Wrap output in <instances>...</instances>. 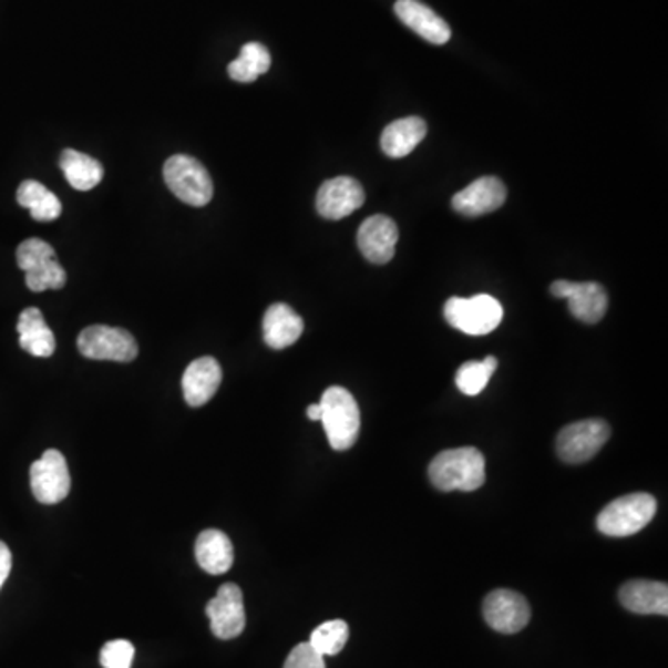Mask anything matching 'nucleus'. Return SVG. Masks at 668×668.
<instances>
[{
  "label": "nucleus",
  "instance_id": "obj_1",
  "mask_svg": "<svg viewBox=\"0 0 668 668\" xmlns=\"http://www.w3.org/2000/svg\"><path fill=\"white\" fill-rule=\"evenodd\" d=\"M429 480L442 492H474L485 485V458L472 445L445 450L429 464Z\"/></svg>",
  "mask_w": 668,
  "mask_h": 668
},
{
  "label": "nucleus",
  "instance_id": "obj_2",
  "mask_svg": "<svg viewBox=\"0 0 668 668\" xmlns=\"http://www.w3.org/2000/svg\"><path fill=\"white\" fill-rule=\"evenodd\" d=\"M321 423L332 450L346 452L359 439L360 409L353 394L342 387H329L320 401Z\"/></svg>",
  "mask_w": 668,
  "mask_h": 668
},
{
  "label": "nucleus",
  "instance_id": "obj_3",
  "mask_svg": "<svg viewBox=\"0 0 668 668\" xmlns=\"http://www.w3.org/2000/svg\"><path fill=\"white\" fill-rule=\"evenodd\" d=\"M656 497L646 492H635L609 503L596 520L602 535L607 537H629L645 530L656 516Z\"/></svg>",
  "mask_w": 668,
  "mask_h": 668
},
{
  "label": "nucleus",
  "instance_id": "obj_4",
  "mask_svg": "<svg viewBox=\"0 0 668 668\" xmlns=\"http://www.w3.org/2000/svg\"><path fill=\"white\" fill-rule=\"evenodd\" d=\"M444 318L453 329L464 335L483 337L502 323L503 307L496 297L489 294H480L469 299L452 297L445 304Z\"/></svg>",
  "mask_w": 668,
  "mask_h": 668
},
{
  "label": "nucleus",
  "instance_id": "obj_5",
  "mask_svg": "<svg viewBox=\"0 0 668 668\" xmlns=\"http://www.w3.org/2000/svg\"><path fill=\"white\" fill-rule=\"evenodd\" d=\"M18 266L24 271V280L29 290H60L65 286L68 275L62 264L58 263L56 253L47 241L29 238L18 247Z\"/></svg>",
  "mask_w": 668,
  "mask_h": 668
},
{
  "label": "nucleus",
  "instance_id": "obj_6",
  "mask_svg": "<svg viewBox=\"0 0 668 668\" xmlns=\"http://www.w3.org/2000/svg\"><path fill=\"white\" fill-rule=\"evenodd\" d=\"M164 181L175 197L189 206H205L214 197L210 173L192 156L175 155L164 164Z\"/></svg>",
  "mask_w": 668,
  "mask_h": 668
},
{
  "label": "nucleus",
  "instance_id": "obj_7",
  "mask_svg": "<svg viewBox=\"0 0 668 668\" xmlns=\"http://www.w3.org/2000/svg\"><path fill=\"white\" fill-rule=\"evenodd\" d=\"M609 436L612 428L604 420H583L561 429L555 440V450L565 463H587L600 452Z\"/></svg>",
  "mask_w": 668,
  "mask_h": 668
},
{
  "label": "nucleus",
  "instance_id": "obj_8",
  "mask_svg": "<svg viewBox=\"0 0 668 668\" xmlns=\"http://www.w3.org/2000/svg\"><path fill=\"white\" fill-rule=\"evenodd\" d=\"M79 351L86 359L132 362L137 357V342L125 329L109 326H90L79 335Z\"/></svg>",
  "mask_w": 668,
  "mask_h": 668
},
{
  "label": "nucleus",
  "instance_id": "obj_9",
  "mask_svg": "<svg viewBox=\"0 0 668 668\" xmlns=\"http://www.w3.org/2000/svg\"><path fill=\"white\" fill-rule=\"evenodd\" d=\"M30 486L34 497L43 505H54L68 497L71 491V475L68 461L58 450H47L30 466Z\"/></svg>",
  "mask_w": 668,
  "mask_h": 668
},
{
  "label": "nucleus",
  "instance_id": "obj_10",
  "mask_svg": "<svg viewBox=\"0 0 668 668\" xmlns=\"http://www.w3.org/2000/svg\"><path fill=\"white\" fill-rule=\"evenodd\" d=\"M206 617L210 620L212 634L217 639H236L246 629L244 594L236 583H225L206 606Z\"/></svg>",
  "mask_w": 668,
  "mask_h": 668
},
{
  "label": "nucleus",
  "instance_id": "obj_11",
  "mask_svg": "<svg viewBox=\"0 0 668 668\" xmlns=\"http://www.w3.org/2000/svg\"><path fill=\"white\" fill-rule=\"evenodd\" d=\"M483 617L500 634H518L532 620V609L522 594L497 588L483 602Z\"/></svg>",
  "mask_w": 668,
  "mask_h": 668
},
{
  "label": "nucleus",
  "instance_id": "obj_12",
  "mask_svg": "<svg viewBox=\"0 0 668 668\" xmlns=\"http://www.w3.org/2000/svg\"><path fill=\"white\" fill-rule=\"evenodd\" d=\"M552 294L568 301L571 315L576 320L594 326L606 316L607 294L598 282H571V280H555Z\"/></svg>",
  "mask_w": 668,
  "mask_h": 668
},
{
  "label": "nucleus",
  "instance_id": "obj_13",
  "mask_svg": "<svg viewBox=\"0 0 668 668\" xmlns=\"http://www.w3.org/2000/svg\"><path fill=\"white\" fill-rule=\"evenodd\" d=\"M366 194L359 181L351 177H335L321 184L316 195L318 214L331 222L348 217L364 205Z\"/></svg>",
  "mask_w": 668,
  "mask_h": 668
},
{
  "label": "nucleus",
  "instance_id": "obj_14",
  "mask_svg": "<svg viewBox=\"0 0 668 668\" xmlns=\"http://www.w3.org/2000/svg\"><path fill=\"white\" fill-rule=\"evenodd\" d=\"M359 249L371 264H387L394 258L398 225L389 216H371L360 225Z\"/></svg>",
  "mask_w": 668,
  "mask_h": 668
},
{
  "label": "nucleus",
  "instance_id": "obj_15",
  "mask_svg": "<svg viewBox=\"0 0 668 668\" xmlns=\"http://www.w3.org/2000/svg\"><path fill=\"white\" fill-rule=\"evenodd\" d=\"M507 199L505 184L496 177H481L461 189L452 199L453 210L477 217L497 210Z\"/></svg>",
  "mask_w": 668,
  "mask_h": 668
},
{
  "label": "nucleus",
  "instance_id": "obj_16",
  "mask_svg": "<svg viewBox=\"0 0 668 668\" xmlns=\"http://www.w3.org/2000/svg\"><path fill=\"white\" fill-rule=\"evenodd\" d=\"M222 366L214 357H201L184 371L183 392L189 407H203L222 384Z\"/></svg>",
  "mask_w": 668,
  "mask_h": 668
},
{
  "label": "nucleus",
  "instance_id": "obj_17",
  "mask_svg": "<svg viewBox=\"0 0 668 668\" xmlns=\"http://www.w3.org/2000/svg\"><path fill=\"white\" fill-rule=\"evenodd\" d=\"M394 10L401 23L433 45H444L452 38V30L444 19L418 0H398Z\"/></svg>",
  "mask_w": 668,
  "mask_h": 668
},
{
  "label": "nucleus",
  "instance_id": "obj_18",
  "mask_svg": "<svg viewBox=\"0 0 668 668\" xmlns=\"http://www.w3.org/2000/svg\"><path fill=\"white\" fill-rule=\"evenodd\" d=\"M620 604L637 615H668V585L648 579L624 583L618 593Z\"/></svg>",
  "mask_w": 668,
  "mask_h": 668
},
{
  "label": "nucleus",
  "instance_id": "obj_19",
  "mask_svg": "<svg viewBox=\"0 0 668 668\" xmlns=\"http://www.w3.org/2000/svg\"><path fill=\"white\" fill-rule=\"evenodd\" d=\"M305 323L296 310L275 304L266 310L263 321L264 342L271 349L290 348L304 335Z\"/></svg>",
  "mask_w": 668,
  "mask_h": 668
},
{
  "label": "nucleus",
  "instance_id": "obj_20",
  "mask_svg": "<svg viewBox=\"0 0 668 668\" xmlns=\"http://www.w3.org/2000/svg\"><path fill=\"white\" fill-rule=\"evenodd\" d=\"M195 557L206 574L222 576L235 563V548L225 533L205 530L195 541Z\"/></svg>",
  "mask_w": 668,
  "mask_h": 668
},
{
  "label": "nucleus",
  "instance_id": "obj_21",
  "mask_svg": "<svg viewBox=\"0 0 668 668\" xmlns=\"http://www.w3.org/2000/svg\"><path fill=\"white\" fill-rule=\"evenodd\" d=\"M19 343L27 353L47 359L54 353L56 349V338L54 332L49 329L45 323V318L41 315L40 309L30 307L24 309L19 316L18 321Z\"/></svg>",
  "mask_w": 668,
  "mask_h": 668
},
{
  "label": "nucleus",
  "instance_id": "obj_22",
  "mask_svg": "<svg viewBox=\"0 0 668 668\" xmlns=\"http://www.w3.org/2000/svg\"><path fill=\"white\" fill-rule=\"evenodd\" d=\"M425 134H428V125L422 117H417V115L403 117V120L390 123L384 129L383 136H381V148L390 158H403V156L411 155Z\"/></svg>",
  "mask_w": 668,
  "mask_h": 668
},
{
  "label": "nucleus",
  "instance_id": "obj_23",
  "mask_svg": "<svg viewBox=\"0 0 668 668\" xmlns=\"http://www.w3.org/2000/svg\"><path fill=\"white\" fill-rule=\"evenodd\" d=\"M60 169L71 184V188L79 192H90L95 188L104 177V169L101 162L92 156L84 155L81 151L65 148L60 156Z\"/></svg>",
  "mask_w": 668,
  "mask_h": 668
},
{
  "label": "nucleus",
  "instance_id": "obj_24",
  "mask_svg": "<svg viewBox=\"0 0 668 668\" xmlns=\"http://www.w3.org/2000/svg\"><path fill=\"white\" fill-rule=\"evenodd\" d=\"M18 203L35 222H54L62 214V203L38 181H24L18 189Z\"/></svg>",
  "mask_w": 668,
  "mask_h": 668
},
{
  "label": "nucleus",
  "instance_id": "obj_25",
  "mask_svg": "<svg viewBox=\"0 0 668 668\" xmlns=\"http://www.w3.org/2000/svg\"><path fill=\"white\" fill-rule=\"evenodd\" d=\"M271 68V56L269 51L263 43H247L241 47L240 56L236 58L235 62H230L229 76L233 81L249 84L257 81L258 76L268 73Z\"/></svg>",
  "mask_w": 668,
  "mask_h": 668
},
{
  "label": "nucleus",
  "instance_id": "obj_26",
  "mask_svg": "<svg viewBox=\"0 0 668 668\" xmlns=\"http://www.w3.org/2000/svg\"><path fill=\"white\" fill-rule=\"evenodd\" d=\"M496 370V357H486L483 360L466 362V364L459 368L458 376H455L458 389L466 395L481 394Z\"/></svg>",
  "mask_w": 668,
  "mask_h": 668
},
{
  "label": "nucleus",
  "instance_id": "obj_27",
  "mask_svg": "<svg viewBox=\"0 0 668 668\" xmlns=\"http://www.w3.org/2000/svg\"><path fill=\"white\" fill-rule=\"evenodd\" d=\"M349 639V626L343 620H329L312 631L310 635V645L315 646L316 651L321 656H337L343 650V646Z\"/></svg>",
  "mask_w": 668,
  "mask_h": 668
},
{
  "label": "nucleus",
  "instance_id": "obj_28",
  "mask_svg": "<svg viewBox=\"0 0 668 668\" xmlns=\"http://www.w3.org/2000/svg\"><path fill=\"white\" fill-rule=\"evenodd\" d=\"M134 654L136 650L131 640H110L101 650V665L104 668H131Z\"/></svg>",
  "mask_w": 668,
  "mask_h": 668
},
{
  "label": "nucleus",
  "instance_id": "obj_29",
  "mask_svg": "<svg viewBox=\"0 0 668 668\" xmlns=\"http://www.w3.org/2000/svg\"><path fill=\"white\" fill-rule=\"evenodd\" d=\"M285 668H326V661L320 651L315 650V646L301 643L286 657Z\"/></svg>",
  "mask_w": 668,
  "mask_h": 668
},
{
  "label": "nucleus",
  "instance_id": "obj_30",
  "mask_svg": "<svg viewBox=\"0 0 668 668\" xmlns=\"http://www.w3.org/2000/svg\"><path fill=\"white\" fill-rule=\"evenodd\" d=\"M10 572H12V552L0 541V588L7 583Z\"/></svg>",
  "mask_w": 668,
  "mask_h": 668
},
{
  "label": "nucleus",
  "instance_id": "obj_31",
  "mask_svg": "<svg viewBox=\"0 0 668 668\" xmlns=\"http://www.w3.org/2000/svg\"><path fill=\"white\" fill-rule=\"evenodd\" d=\"M307 417H309L312 422H318V420H320L321 418L320 403H315V405H310L309 409H307Z\"/></svg>",
  "mask_w": 668,
  "mask_h": 668
}]
</instances>
